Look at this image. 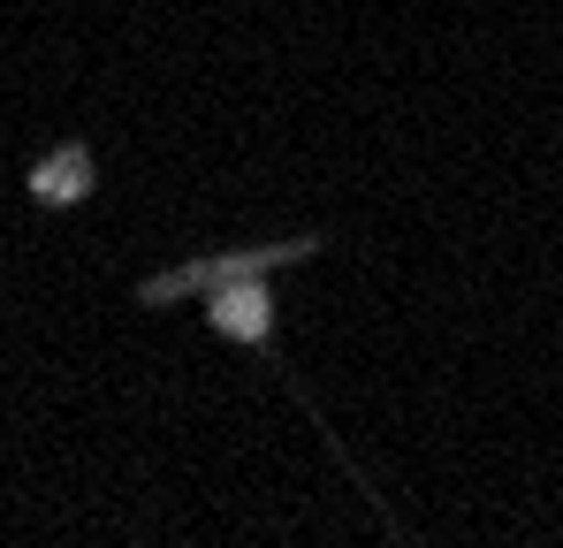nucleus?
<instances>
[{
	"instance_id": "3",
	"label": "nucleus",
	"mask_w": 563,
	"mask_h": 548,
	"mask_svg": "<svg viewBox=\"0 0 563 548\" xmlns=\"http://www.w3.org/2000/svg\"><path fill=\"white\" fill-rule=\"evenodd\" d=\"M31 190H38L46 206H77V198L92 190V153H85V145H62V153H46V161L31 168Z\"/></svg>"
},
{
	"instance_id": "1",
	"label": "nucleus",
	"mask_w": 563,
	"mask_h": 548,
	"mask_svg": "<svg viewBox=\"0 0 563 548\" xmlns=\"http://www.w3.org/2000/svg\"><path fill=\"white\" fill-rule=\"evenodd\" d=\"M312 252H320L312 229H305V237H282V244L213 252V260H190V267H176V274H153L137 297H145V305H176V297H190V289H221V282H236V274H275V267H289V260H312Z\"/></svg>"
},
{
	"instance_id": "2",
	"label": "nucleus",
	"mask_w": 563,
	"mask_h": 548,
	"mask_svg": "<svg viewBox=\"0 0 563 548\" xmlns=\"http://www.w3.org/2000/svg\"><path fill=\"white\" fill-rule=\"evenodd\" d=\"M206 297H213L206 320H213L221 343H236V351H267L275 343V289H267V274H236L221 289H206Z\"/></svg>"
}]
</instances>
